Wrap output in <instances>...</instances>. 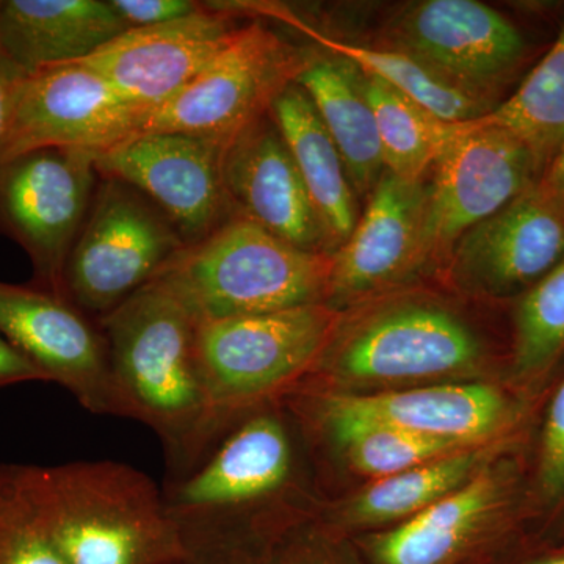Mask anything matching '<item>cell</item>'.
Listing matches in <instances>:
<instances>
[{
    "instance_id": "cell-34",
    "label": "cell",
    "mask_w": 564,
    "mask_h": 564,
    "mask_svg": "<svg viewBox=\"0 0 564 564\" xmlns=\"http://www.w3.org/2000/svg\"><path fill=\"white\" fill-rule=\"evenodd\" d=\"M22 76L24 74L0 51V151H2L3 141L9 131L14 93H17Z\"/></svg>"
},
{
    "instance_id": "cell-23",
    "label": "cell",
    "mask_w": 564,
    "mask_h": 564,
    "mask_svg": "<svg viewBox=\"0 0 564 564\" xmlns=\"http://www.w3.org/2000/svg\"><path fill=\"white\" fill-rule=\"evenodd\" d=\"M502 497V484L488 467L458 491L375 536L378 564H448L481 532Z\"/></svg>"
},
{
    "instance_id": "cell-27",
    "label": "cell",
    "mask_w": 564,
    "mask_h": 564,
    "mask_svg": "<svg viewBox=\"0 0 564 564\" xmlns=\"http://www.w3.org/2000/svg\"><path fill=\"white\" fill-rule=\"evenodd\" d=\"M364 88L377 121L388 172L408 181H426L464 126L434 117L383 82L364 74Z\"/></svg>"
},
{
    "instance_id": "cell-28",
    "label": "cell",
    "mask_w": 564,
    "mask_h": 564,
    "mask_svg": "<svg viewBox=\"0 0 564 564\" xmlns=\"http://www.w3.org/2000/svg\"><path fill=\"white\" fill-rule=\"evenodd\" d=\"M477 121L524 141L547 169L564 141V25L514 95Z\"/></svg>"
},
{
    "instance_id": "cell-2",
    "label": "cell",
    "mask_w": 564,
    "mask_h": 564,
    "mask_svg": "<svg viewBox=\"0 0 564 564\" xmlns=\"http://www.w3.org/2000/svg\"><path fill=\"white\" fill-rule=\"evenodd\" d=\"M288 423L258 410L226 434L206 458L163 489L184 564H251L256 516L288 492L295 478Z\"/></svg>"
},
{
    "instance_id": "cell-12",
    "label": "cell",
    "mask_w": 564,
    "mask_h": 564,
    "mask_svg": "<svg viewBox=\"0 0 564 564\" xmlns=\"http://www.w3.org/2000/svg\"><path fill=\"white\" fill-rule=\"evenodd\" d=\"M223 151L198 137L144 132L98 155L96 169L147 196L188 247L236 217L223 181Z\"/></svg>"
},
{
    "instance_id": "cell-35",
    "label": "cell",
    "mask_w": 564,
    "mask_h": 564,
    "mask_svg": "<svg viewBox=\"0 0 564 564\" xmlns=\"http://www.w3.org/2000/svg\"><path fill=\"white\" fill-rule=\"evenodd\" d=\"M540 185L545 192L564 202V141L540 177Z\"/></svg>"
},
{
    "instance_id": "cell-9",
    "label": "cell",
    "mask_w": 564,
    "mask_h": 564,
    "mask_svg": "<svg viewBox=\"0 0 564 564\" xmlns=\"http://www.w3.org/2000/svg\"><path fill=\"white\" fill-rule=\"evenodd\" d=\"M480 339L459 315L436 303L388 304L336 332L318 369L344 381H402L474 369Z\"/></svg>"
},
{
    "instance_id": "cell-6",
    "label": "cell",
    "mask_w": 564,
    "mask_h": 564,
    "mask_svg": "<svg viewBox=\"0 0 564 564\" xmlns=\"http://www.w3.org/2000/svg\"><path fill=\"white\" fill-rule=\"evenodd\" d=\"M317 54L261 20L245 21L191 84L148 115L140 133H184L226 147L270 113Z\"/></svg>"
},
{
    "instance_id": "cell-26",
    "label": "cell",
    "mask_w": 564,
    "mask_h": 564,
    "mask_svg": "<svg viewBox=\"0 0 564 564\" xmlns=\"http://www.w3.org/2000/svg\"><path fill=\"white\" fill-rule=\"evenodd\" d=\"M306 410L311 421L317 422L321 432L348 463L358 473L377 480L463 448L419 436L391 423L333 410L313 395L307 399Z\"/></svg>"
},
{
    "instance_id": "cell-30",
    "label": "cell",
    "mask_w": 564,
    "mask_h": 564,
    "mask_svg": "<svg viewBox=\"0 0 564 564\" xmlns=\"http://www.w3.org/2000/svg\"><path fill=\"white\" fill-rule=\"evenodd\" d=\"M0 564H66L29 496L22 464H0Z\"/></svg>"
},
{
    "instance_id": "cell-19",
    "label": "cell",
    "mask_w": 564,
    "mask_h": 564,
    "mask_svg": "<svg viewBox=\"0 0 564 564\" xmlns=\"http://www.w3.org/2000/svg\"><path fill=\"white\" fill-rule=\"evenodd\" d=\"M313 397L333 410L391 423L419 436L463 448L488 443L510 415L503 393L484 383L433 386L373 395L315 393Z\"/></svg>"
},
{
    "instance_id": "cell-3",
    "label": "cell",
    "mask_w": 564,
    "mask_h": 564,
    "mask_svg": "<svg viewBox=\"0 0 564 564\" xmlns=\"http://www.w3.org/2000/svg\"><path fill=\"white\" fill-rule=\"evenodd\" d=\"M25 488L66 564H184L162 489L129 464H22Z\"/></svg>"
},
{
    "instance_id": "cell-8",
    "label": "cell",
    "mask_w": 564,
    "mask_h": 564,
    "mask_svg": "<svg viewBox=\"0 0 564 564\" xmlns=\"http://www.w3.org/2000/svg\"><path fill=\"white\" fill-rule=\"evenodd\" d=\"M99 181L96 155L84 151L46 148L0 163V232L28 252L36 288L65 296L66 263Z\"/></svg>"
},
{
    "instance_id": "cell-14",
    "label": "cell",
    "mask_w": 564,
    "mask_h": 564,
    "mask_svg": "<svg viewBox=\"0 0 564 564\" xmlns=\"http://www.w3.org/2000/svg\"><path fill=\"white\" fill-rule=\"evenodd\" d=\"M247 18L239 3L204 2L181 20L129 29L79 63L106 77L148 117L191 84Z\"/></svg>"
},
{
    "instance_id": "cell-4",
    "label": "cell",
    "mask_w": 564,
    "mask_h": 564,
    "mask_svg": "<svg viewBox=\"0 0 564 564\" xmlns=\"http://www.w3.org/2000/svg\"><path fill=\"white\" fill-rule=\"evenodd\" d=\"M333 256L293 247L234 217L188 245L154 280L199 323L328 304Z\"/></svg>"
},
{
    "instance_id": "cell-21",
    "label": "cell",
    "mask_w": 564,
    "mask_h": 564,
    "mask_svg": "<svg viewBox=\"0 0 564 564\" xmlns=\"http://www.w3.org/2000/svg\"><path fill=\"white\" fill-rule=\"evenodd\" d=\"M270 115L288 144L326 232L339 250L350 239L361 217L359 198L343 155L310 96L296 82L278 96Z\"/></svg>"
},
{
    "instance_id": "cell-18",
    "label": "cell",
    "mask_w": 564,
    "mask_h": 564,
    "mask_svg": "<svg viewBox=\"0 0 564 564\" xmlns=\"http://www.w3.org/2000/svg\"><path fill=\"white\" fill-rule=\"evenodd\" d=\"M223 181L236 217L248 218L304 251H337L272 115L226 144Z\"/></svg>"
},
{
    "instance_id": "cell-36",
    "label": "cell",
    "mask_w": 564,
    "mask_h": 564,
    "mask_svg": "<svg viewBox=\"0 0 564 564\" xmlns=\"http://www.w3.org/2000/svg\"><path fill=\"white\" fill-rule=\"evenodd\" d=\"M282 564H326L322 562L321 556L311 554V552H300V554H293L289 556Z\"/></svg>"
},
{
    "instance_id": "cell-16",
    "label": "cell",
    "mask_w": 564,
    "mask_h": 564,
    "mask_svg": "<svg viewBox=\"0 0 564 564\" xmlns=\"http://www.w3.org/2000/svg\"><path fill=\"white\" fill-rule=\"evenodd\" d=\"M429 181L383 173L350 239L333 256L328 306L358 302L430 262L425 217Z\"/></svg>"
},
{
    "instance_id": "cell-31",
    "label": "cell",
    "mask_w": 564,
    "mask_h": 564,
    "mask_svg": "<svg viewBox=\"0 0 564 564\" xmlns=\"http://www.w3.org/2000/svg\"><path fill=\"white\" fill-rule=\"evenodd\" d=\"M541 488L549 497L564 494V383L556 391L543 436L540 467Z\"/></svg>"
},
{
    "instance_id": "cell-22",
    "label": "cell",
    "mask_w": 564,
    "mask_h": 564,
    "mask_svg": "<svg viewBox=\"0 0 564 564\" xmlns=\"http://www.w3.org/2000/svg\"><path fill=\"white\" fill-rule=\"evenodd\" d=\"M296 84L310 96L343 155L356 195L367 202L386 166L361 70L318 50Z\"/></svg>"
},
{
    "instance_id": "cell-20",
    "label": "cell",
    "mask_w": 564,
    "mask_h": 564,
    "mask_svg": "<svg viewBox=\"0 0 564 564\" xmlns=\"http://www.w3.org/2000/svg\"><path fill=\"white\" fill-rule=\"evenodd\" d=\"M126 31L109 0H0V51L22 74L84 61Z\"/></svg>"
},
{
    "instance_id": "cell-24",
    "label": "cell",
    "mask_w": 564,
    "mask_h": 564,
    "mask_svg": "<svg viewBox=\"0 0 564 564\" xmlns=\"http://www.w3.org/2000/svg\"><path fill=\"white\" fill-rule=\"evenodd\" d=\"M272 10L270 17L281 18L299 29L317 43L315 46L318 50L352 63L361 73L383 82L392 90L417 104L440 120L452 122V124H466V122L480 120L496 107L488 99L458 87L440 70L408 52L333 39L318 32L313 25L306 24L295 14Z\"/></svg>"
},
{
    "instance_id": "cell-11",
    "label": "cell",
    "mask_w": 564,
    "mask_h": 564,
    "mask_svg": "<svg viewBox=\"0 0 564 564\" xmlns=\"http://www.w3.org/2000/svg\"><path fill=\"white\" fill-rule=\"evenodd\" d=\"M544 173L529 147L503 129L473 121L436 163L429 181V259L445 258L478 223L532 188Z\"/></svg>"
},
{
    "instance_id": "cell-13",
    "label": "cell",
    "mask_w": 564,
    "mask_h": 564,
    "mask_svg": "<svg viewBox=\"0 0 564 564\" xmlns=\"http://www.w3.org/2000/svg\"><path fill=\"white\" fill-rule=\"evenodd\" d=\"M0 334L85 410L120 415L101 325L68 299L0 281Z\"/></svg>"
},
{
    "instance_id": "cell-17",
    "label": "cell",
    "mask_w": 564,
    "mask_h": 564,
    "mask_svg": "<svg viewBox=\"0 0 564 564\" xmlns=\"http://www.w3.org/2000/svg\"><path fill=\"white\" fill-rule=\"evenodd\" d=\"M448 258L456 280L475 291L534 285L564 258V202L538 182L464 234Z\"/></svg>"
},
{
    "instance_id": "cell-33",
    "label": "cell",
    "mask_w": 564,
    "mask_h": 564,
    "mask_svg": "<svg viewBox=\"0 0 564 564\" xmlns=\"http://www.w3.org/2000/svg\"><path fill=\"white\" fill-rule=\"evenodd\" d=\"M32 381L50 383L46 375L0 334V389Z\"/></svg>"
},
{
    "instance_id": "cell-29",
    "label": "cell",
    "mask_w": 564,
    "mask_h": 564,
    "mask_svg": "<svg viewBox=\"0 0 564 564\" xmlns=\"http://www.w3.org/2000/svg\"><path fill=\"white\" fill-rule=\"evenodd\" d=\"M564 348V258L530 288L516 314V373L543 372Z\"/></svg>"
},
{
    "instance_id": "cell-32",
    "label": "cell",
    "mask_w": 564,
    "mask_h": 564,
    "mask_svg": "<svg viewBox=\"0 0 564 564\" xmlns=\"http://www.w3.org/2000/svg\"><path fill=\"white\" fill-rule=\"evenodd\" d=\"M111 9L128 29L151 28L181 20L202 9L195 0H109Z\"/></svg>"
},
{
    "instance_id": "cell-7",
    "label": "cell",
    "mask_w": 564,
    "mask_h": 564,
    "mask_svg": "<svg viewBox=\"0 0 564 564\" xmlns=\"http://www.w3.org/2000/svg\"><path fill=\"white\" fill-rule=\"evenodd\" d=\"M187 243L172 221L126 182L101 177L66 263L63 291L99 321L150 284Z\"/></svg>"
},
{
    "instance_id": "cell-5",
    "label": "cell",
    "mask_w": 564,
    "mask_h": 564,
    "mask_svg": "<svg viewBox=\"0 0 564 564\" xmlns=\"http://www.w3.org/2000/svg\"><path fill=\"white\" fill-rule=\"evenodd\" d=\"M337 323L328 304L199 323L196 350L218 443L318 366Z\"/></svg>"
},
{
    "instance_id": "cell-15",
    "label": "cell",
    "mask_w": 564,
    "mask_h": 564,
    "mask_svg": "<svg viewBox=\"0 0 564 564\" xmlns=\"http://www.w3.org/2000/svg\"><path fill=\"white\" fill-rule=\"evenodd\" d=\"M388 47L408 52L464 90L492 102L491 93L521 63L518 28L478 0H421L389 20Z\"/></svg>"
},
{
    "instance_id": "cell-1",
    "label": "cell",
    "mask_w": 564,
    "mask_h": 564,
    "mask_svg": "<svg viewBox=\"0 0 564 564\" xmlns=\"http://www.w3.org/2000/svg\"><path fill=\"white\" fill-rule=\"evenodd\" d=\"M98 323L120 417L150 426L163 445L170 480L184 477L218 444L196 350L199 322L152 280Z\"/></svg>"
},
{
    "instance_id": "cell-10",
    "label": "cell",
    "mask_w": 564,
    "mask_h": 564,
    "mask_svg": "<svg viewBox=\"0 0 564 564\" xmlns=\"http://www.w3.org/2000/svg\"><path fill=\"white\" fill-rule=\"evenodd\" d=\"M147 115L84 63L24 74L14 93L0 163L58 148L98 155L139 135Z\"/></svg>"
},
{
    "instance_id": "cell-25",
    "label": "cell",
    "mask_w": 564,
    "mask_h": 564,
    "mask_svg": "<svg viewBox=\"0 0 564 564\" xmlns=\"http://www.w3.org/2000/svg\"><path fill=\"white\" fill-rule=\"evenodd\" d=\"M489 455V445H474L381 478L352 499L345 508V519L355 524H380L411 518L473 480L485 469Z\"/></svg>"
},
{
    "instance_id": "cell-37",
    "label": "cell",
    "mask_w": 564,
    "mask_h": 564,
    "mask_svg": "<svg viewBox=\"0 0 564 564\" xmlns=\"http://www.w3.org/2000/svg\"><path fill=\"white\" fill-rule=\"evenodd\" d=\"M530 564H564V555L549 556V558L536 560V562Z\"/></svg>"
}]
</instances>
